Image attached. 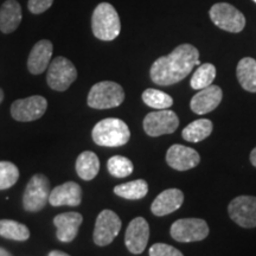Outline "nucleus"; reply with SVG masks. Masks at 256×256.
I'll list each match as a JSON object with an SVG mask.
<instances>
[{
	"label": "nucleus",
	"mask_w": 256,
	"mask_h": 256,
	"mask_svg": "<svg viewBox=\"0 0 256 256\" xmlns=\"http://www.w3.org/2000/svg\"><path fill=\"white\" fill-rule=\"evenodd\" d=\"M48 101L40 95L14 101L11 106V115L14 120L20 122H30L40 119L46 112Z\"/></svg>",
	"instance_id": "obj_11"
},
{
	"label": "nucleus",
	"mask_w": 256,
	"mask_h": 256,
	"mask_svg": "<svg viewBox=\"0 0 256 256\" xmlns=\"http://www.w3.org/2000/svg\"><path fill=\"white\" fill-rule=\"evenodd\" d=\"M121 230L120 217L112 210H104L96 218L92 240L98 247L110 244Z\"/></svg>",
	"instance_id": "obj_9"
},
{
	"label": "nucleus",
	"mask_w": 256,
	"mask_h": 256,
	"mask_svg": "<svg viewBox=\"0 0 256 256\" xmlns=\"http://www.w3.org/2000/svg\"><path fill=\"white\" fill-rule=\"evenodd\" d=\"M82 202V188L78 183L66 182L50 191L49 203L52 206H78Z\"/></svg>",
	"instance_id": "obj_16"
},
{
	"label": "nucleus",
	"mask_w": 256,
	"mask_h": 256,
	"mask_svg": "<svg viewBox=\"0 0 256 256\" xmlns=\"http://www.w3.org/2000/svg\"><path fill=\"white\" fill-rule=\"evenodd\" d=\"M100 171V160L94 152H82L76 160V172L83 180H92Z\"/></svg>",
	"instance_id": "obj_22"
},
{
	"label": "nucleus",
	"mask_w": 256,
	"mask_h": 256,
	"mask_svg": "<svg viewBox=\"0 0 256 256\" xmlns=\"http://www.w3.org/2000/svg\"><path fill=\"white\" fill-rule=\"evenodd\" d=\"M210 18L217 28L224 31L238 34L246 26V18L241 11L228 2H218L211 8Z\"/></svg>",
	"instance_id": "obj_7"
},
{
	"label": "nucleus",
	"mask_w": 256,
	"mask_h": 256,
	"mask_svg": "<svg viewBox=\"0 0 256 256\" xmlns=\"http://www.w3.org/2000/svg\"><path fill=\"white\" fill-rule=\"evenodd\" d=\"M48 256H70V255H68L66 252H60V250H52L49 252V255Z\"/></svg>",
	"instance_id": "obj_32"
},
{
	"label": "nucleus",
	"mask_w": 256,
	"mask_h": 256,
	"mask_svg": "<svg viewBox=\"0 0 256 256\" xmlns=\"http://www.w3.org/2000/svg\"><path fill=\"white\" fill-rule=\"evenodd\" d=\"M107 168L110 174L115 178L128 177L133 172V162L126 156H114L108 160Z\"/></svg>",
	"instance_id": "obj_28"
},
{
	"label": "nucleus",
	"mask_w": 256,
	"mask_h": 256,
	"mask_svg": "<svg viewBox=\"0 0 256 256\" xmlns=\"http://www.w3.org/2000/svg\"><path fill=\"white\" fill-rule=\"evenodd\" d=\"M179 119L174 110H160L148 113L144 119V130L150 136H160L174 133Z\"/></svg>",
	"instance_id": "obj_10"
},
{
	"label": "nucleus",
	"mask_w": 256,
	"mask_h": 256,
	"mask_svg": "<svg viewBox=\"0 0 256 256\" xmlns=\"http://www.w3.org/2000/svg\"><path fill=\"white\" fill-rule=\"evenodd\" d=\"M19 170L14 162H0V190H6L17 183Z\"/></svg>",
	"instance_id": "obj_29"
},
{
	"label": "nucleus",
	"mask_w": 256,
	"mask_h": 256,
	"mask_svg": "<svg viewBox=\"0 0 256 256\" xmlns=\"http://www.w3.org/2000/svg\"><path fill=\"white\" fill-rule=\"evenodd\" d=\"M52 43L48 40H42L34 44L28 58V72L34 75H40L46 72L52 57Z\"/></svg>",
	"instance_id": "obj_18"
},
{
	"label": "nucleus",
	"mask_w": 256,
	"mask_h": 256,
	"mask_svg": "<svg viewBox=\"0 0 256 256\" xmlns=\"http://www.w3.org/2000/svg\"><path fill=\"white\" fill-rule=\"evenodd\" d=\"M196 66H200V51L191 44H182L170 55L159 57L150 75L156 84L172 86L183 81Z\"/></svg>",
	"instance_id": "obj_1"
},
{
	"label": "nucleus",
	"mask_w": 256,
	"mask_h": 256,
	"mask_svg": "<svg viewBox=\"0 0 256 256\" xmlns=\"http://www.w3.org/2000/svg\"><path fill=\"white\" fill-rule=\"evenodd\" d=\"M82 222L83 217L78 212H66L57 215L54 218V224L57 228V238L64 243L72 242L78 236Z\"/></svg>",
	"instance_id": "obj_17"
},
{
	"label": "nucleus",
	"mask_w": 256,
	"mask_h": 256,
	"mask_svg": "<svg viewBox=\"0 0 256 256\" xmlns=\"http://www.w3.org/2000/svg\"><path fill=\"white\" fill-rule=\"evenodd\" d=\"M184 194L178 188H168L158 194L151 206V211L156 216H166L174 212L183 206Z\"/></svg>",
	"instance_id": "obj_19"
},
{
	"label": "nucleus",
	"mask_w": 256,
	"mask_h": 256,
	"mask_svg": "<svg viewBox=\"0 0 256 256\" xmlns=\"http://www.w3.org/2000/svg\"><path fill=\"white\" fill-rule=\"evenodd\" d=\"M216 78V68L214 64L204 63L198 66V69L192 75L190 84L192 89L200 90L212 84L214 80Z\"/></svg>",
	"instance_id": "obj_26"
},
{
	"label": "nucleus",
	"mask_w": 256,
	"mask_h": 256,
	"mask_svg": "<svg viewBox=\"0 0 256 256\" xmlns=\"http://www.w3.org/2000/svg\"><path fill=\"white\" fill-rule=\"evenodd\" d=\"M170 234L177 242H198L208 238L209 226L202 218H182L172 224Z\"/></svg>",
	"instance_id": "obj_8"
},
{
	"label": "nucleus",
	"mask_w": 256,
	"mask_h": 256,
	"mask_svg": "<svg viewBox=\"0 0 256 256\" xmlns=\"http://www.w3.org/2000/svg\"><path fill=\"white\" fill-rule=\"evenodd\" d=\"M236 75L244 90L256 92V60L252 57H244L240 60L236 68Z\"/></svg>",
	"instance_id": "obj_21"
},
{
	"label": "nucleus",
	"mask_w": 256,
	"mask_h": 256,
	"mask_svg": "<svg viewBox=\"0 0 256 256\" xmlns=\"http://www.w3.org/2000/svg\"><path fill=\"white\" fill-rule=\"evenodd\" d=\"M22 8L16 0H6L0 8V31L12 34L18 28L22 22Z\"/></svg>",
	"instance_id": "obj_20"
},
{
	"label": "nucleus",
	"mask_w": 256,
	"mask_h": 256,
	"mask_svg": "<svg viewBox=\"0 0 256 256\" xmlns=\"http://www.w3.org/2000/svg\"><path fill=\"white\" fill-rule=\"evenodd\" d=\"M0 256H14L11 254V252L6 250L4 248H0Z\"/></svg>",
	"instance_id": "obj_34"
},
{
	"label": "nucleus",
	"mask_w": 256,
	"mask_h": 256,
	"mask_svg": "<svg viewBox=\"0 0 256 256\" xmlns=\"http://www.w3.org/2000/svg\"><path fill=\"white\" fill-rule=\"evenodd\" d=\"M250 162L252 164V166H255L256 168V147L250 153Z\"/></svg>",
	"instance_id": "obj_33"
},
{
	"label": "nucleus",
	"mask_w": 256,
	"mask_h": 256,
	"mask_svg": "<svg viewBox=\"0 0 256 256\" xmlns=\"http://www.w3.org/2000/svg\"><path fill=\"white\" fill-rule=\"evenodd\" d=\"M252 2H256V0H252Z\"/></svg>",
	"instance_id": "obj_36"
},
{
	"label": "nucleus",
	"mask_w": 256,
	"mask_h": 256,
	"mask_svg": "<svg viewBox=\"0 0 256 256\" xmlns=\"http://www.w3.org/2000/svg\"><path fill=\"white\" fill-rule=\"evenodd\" d=\"M124 100V92L119 83L112 81L98 82L88 94V106L94 110H110L119 107Z\"/></svg>",
	"instance_id": "obj_4"
},
{
	"label": "nucleus",
	"mask_w": 256,
	"mask_h": 256,
	"mask_svg": "<svg viewBox=\"0 0 256 256\" xmlns=\"http://www.w3.org/2000/svg\"><path fill=\"white\" fill-rule=\"evenodd\" d=\"M2 100H4V92H2V89H0V104H2Z\"/></svg>",
	"instance_id": "obj_35"
},
{
	"label": "nucleus",
	"mask_w": 256,
	"mask_h": 256,
	"mask_svg": "<svg viewBox=\"0 0 256 256\" xmlns=\"http://www.w3.org/2000/svg\"><path fill=\"white\" fill-rule=\"evenodd\" d=\"M150 238V226L142 217H136L128 224L124 243L132 254H142L146 249Z\"/></svg>",
	"instance_id": "obj_13"
},
{
	"label": "nucleus",
	"mask_w": 256,
	"mask_h": 256,
	"mask_svg": "<svg viewBox=\"0 0 256 256\" xmlns=\"http://www.w3.org/2000/svg\"><path fill=\"white\" fill-rule=\"evenodd\" d=\"M212 122L208 119H198L184 128L182 136L188 142H200L212 133Z\"/></svg>",
	"instance_id": "obj_23"
},
{
	"label": "nucleus",
	"mask_w": 256,
	"mask_h": 256,
	"mask_svg": "<svg viewBox=\"0 0 256 256\" xmlns=\"http://www.w3.org/2000/svg\"><path fill=\"white\" fill-rule=\"evenodd\" d=\"M150 256H184L180 250L165 243H156L150 248Z\"/></svg>",
	"instance_id": "obj_30"
},
{
	"label": "nucleus",
	"mask_w": 256,
	"mask_h": 256,
	"mask_svg": "<svg viewBox=\"0 0 256 256\" xmlns=\"http://www.w3.org/2000/svg\"><path fill=\"white\" fill-rule=\"evenodd\" d=\"M230 218L242 228L256 226V197L238 196L230 202L228 206Z\"/></svg>",
	"instance_id": "obj_12"
},
{
	"label": "nucleus",
	"mask_w": 256,
	"mask_h": 256,
	"mask_svg": "<svg viewBox=\"0 0 256 256\" xmlns=\"http://www.w3.org/2000/svg\"><path fill=\"white\" fill-rule=\"evenodd\" d=\"M166 162L170 168L177 171H188L200 164V156L196 150L176 144L168 150Z\"/></svg>",
	"instance_id": "obj_14"
},
{
	"label": "nucleus",
	"mask_w": 256,
	"mask_h": 256,
	"mask_svg": "<svg viewBox=\"0 0 256 256\" xmlns=\"http://www.w3.org/2000/svg\"><path fill=\"white\" fill-rule=\"evenodd\" d=\"M0 236L14 241H26L30 238V230L24 224L12 220H0Z\"/></svg>",
	"instance_id": "obj_25"
},
{
	"label": "nucleus",
	"mask_w": 256,
	"mask_h": 256,
	"mask_svg": "<svg viewBox=\"0 0 256 256\" xmlns=\"http://www.w3.org/2000/svg\"><path fill=\"white\" fill-rule=\"evenodd\" d=\"M142 101L145 102V104L148 107L154 108V110H168V107H171L174 104V98H171L168 94L156 90V89H146L142 92Z\"/></svg>",
	"instance_id": "obj_27"
},
{
	"label": "nucleus",
	"mask_w": 256,
	"mask_h": 256,
	"mask_svg": "<svg viewBox=\"0 0 256 256\" xmlns=\"http://www.w3.org/2000/svg\"><path fill=\"white\" fill-rule=\"evenodd\" d=\"M92 30L100 40L110 42L120 34L121 23L116 10L110 2H101L96 6L92 17Z\"/></svg>",
	"instance_id": "obj_3"
},
{
	"label": "nucleus",
	"mask_w": 256,
	"mask_h": 256,
	"mask_svg": "<svg viewBox=\"0 0 256 256\" xmlns=\"http://www.w3.org/2000/svg\"><path fill=\"white\" fill-rule=\"evenodd\" d=\"M92 136L98 146L119 147L130 142V130L124 121L116 118H108L95 124Z\"/></svg>",
	"instance_id": "obj_2"
},
{
	"label": "nucleus",
	"mask_w": 256,
	"mask_h": 256,
	"mask_svg": "<svg viewBox=\"0 0 256 256\" xmlns=\"http://www.w3.org/2000/svg\"><path fill=\"white\" fill-rule=\"evenodd\" d=\"M54 0H28V8L31 14H40L49 10L52 5Z\"/></svg>",
	"instance_id": "obj_31"
},
{
	"label": "nucleus",
	"mask_w": 256,
	"mask_h": 256,
	"mask_svg": "<svg viewBox=\"0 0 256 256\" xmlns=\"http://www.w3.org/2000/svg\"><path fill=\"white\" fill-rule=\"evenodd\" d=\"M148 192V184L144 179H136V180L128 182V183L120 184L114 188V194L124 200H142Z\"/></svg>",
	"instance_id": "obj_24"
},
{
	"label": "nucleus",
	"mask_w": 256,
	"mask_h": 256,
	"mask_svg": "<svg viewBox=\"0 0 256 256\" xmlns=\"http://www.w3.org/2000/svg\"><path fill=\"white\" fill-rule=\"evenodd\" d=\"M223 98V92L218 86H209V87L198 90L190 102L191 110L198 115L210 113L218 107Z\"/></svg>",
	"instance_id": "obj_15"
},
{
	"label": "nucleus",
	"mask_w": 256,
	"mask_h": 256,
	"mask_svg": "<svg viewBox=\"0 0 256 256\" xmlns=\"http://www.w3.org/2000/svg\"><path fill=\"white\" fill-rule=\"evenodd\" d=\"M50 182L44 174L32 176L25 188L23 196V206L30 212L40 211L49 202Z\"/></svg>",
	"instance_id": "obj_5"
},
{
	"label": "nucleus",
	"mask_w": 256,
	"mask_h": 256,
	"mask_svg": "<svg viewBox=\"0 0 256 256\" xmlns=\"http://www.w3.org/2000/svg\"><path fill=\"white\" fill-rule=\"evenodd\" d=\"M76 78H78V70L66 57H56L49 64L46 82L54 90L66 92Z\"/></svg>",
	"instance_id": "obj_6"
}]
</instances>
